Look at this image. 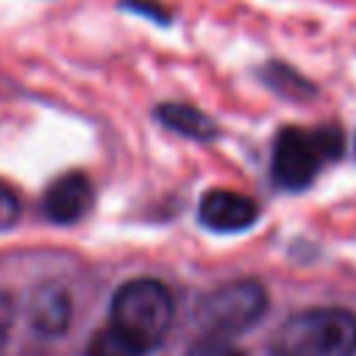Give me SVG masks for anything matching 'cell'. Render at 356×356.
<instances>
[{"instance_id": "obj_14", "label": "cell", "mask_w": 356, "mask_h": 356, "mask_svg": "<svg viewBox=\"0 0 356 356\" xmlns=\"http://www.w3.org/2000/svg\"><path fill=\"white\" fill-rule=\"evenodd\" d=\"M11 323H14V303L6 292H0V348L6 345V339L11 334Z\"/></svg>"}, {"instance_id": "obj_2", "label": "cell", "mask_w": 356, "mask_h": 356, "mask_svg": "<svg viewBox=\"0 0 356 356\" xmlns=\"http://www.w3.org/2000/svg\"><path fill=\"white\" fill-rule=\"evenodd\" d=\"M270 356H356V314L345 309L298 312L273 334Z\"/></svg>"}, {"instance_id": "obj_4", "label": "cell", "mask_w": 356, "mask_h": 356, "mask_svg": "<svg viewBox=\"0 0 356 356\" xmlns=\"http://www.w3.org/2000/svg\"><path fill=\"white\" fill-rule=\"evenodd\" d=\"M267 309V292L259 281L242 278L220 286L197 306V320L209 337H234L248 331Z\"/></svg>"}, {"instance_id": "obj_5", "label": "cell", "mask_w": 356, "mask_h": 356, "mask_svg": "<svg viewBox=\"0 0 356 356\" xmlns=\"http://www.w3.org/2000/svg\"><path fill=\"white\" fill-rule=\"evenodd\" d=\"M95 200V189L83 172H67L58 181H53L42 197V209L47 220L58 225H72L78 222Z\"/></svg>"}, {"instance_id": "obj_12", "label": "cell", "mask_w": 356, "mask_h": 356, "mask_svg": "<svg viewBox=\"0 0 356 356\" xmlns=\"http://www.w3.org/2000/svg\"><path fill=\"white\" fill-rule=\"evenodd\" d=\"M184 356H242V353L228 339H222V337H203Z\"/></svg>"}, {"instance_id": "obj_11", "label": "cell", "mask_w": 356, "mask_h": 356, "mask_svg": "<svg viewBox=\"0 0 356 356\" xmlns=\"http://www.w3.org/2000/svg\"><path fill=\"white\" fill-rule=\"evenodd\" d=\"M86 356H136L111 328H103L92 337L89 348H86Z\"/></svg>"}, {"instance_id": "obj_9", "label": "cell", "mask_w": 356, "mask_h": 356, "mask_svg": "<svg viewBox=\"0 0 356 356\" xmlns=\"http://www.w3.org/2000/svg\"><path fill=\"white\" fill-rule=\"evenodd\" d=\"M31 312H33L31 317H33L36 328H42V331H47V334L64 331V325H67V320H70V303H67V295H64L61 289H53V292L39 295Z\"/></svg>"}, {"instance_id": "obj_1", "label": "cell", "mask_w": 356, "mask_h": 356, "mask_svg": "<svg viewBox=\"0 0 356 356\" xmlns=\"http://www.w3.org/2000/svg\"><path fill=\"white\" fill-rule=\"evenodd\" d=\"M175 300L172 292L153 278H136L117 289L111 300V328L136 356L159 348L172 328Z\"/></svg>"}, {"instance_id": "obj_7", "label": "cell", "mask_w": 356, "mask_h": 356, "mask_svg": "<svg viewBox=\"0 0 356 356\" xmlns=\"http://www.w3.org/2000/svg\"><path fill=\"white\" fill-rule=\"evenodd\" d=\"M156 117L161 125H167L170 131L181 134V136H189V139H200V142H209L217 136V125L211 117H206L200 108L189 106V103H175V100H167V103H159L156 106Z\"/></svg>"}, {"instance_id": "obj_8", "label": "cell", "mask_w": 356, "mask_h": 356, "mask_svg": "<svg viewBox=\"0 0 356 356\" xmlns=\"http://www.w3.org/2000/svg\"><path fill=\"white\" fill-rule=\"evenodd\" d=\"M259 81L273 89L275 95L281 97H289V100H309L317 95V86L303 75L298 72L292 64L281 61V58H270L259 67Z\"/></svg>"}, {"instance_id": "obj_13", "label": "cell", "mask_w": 356, "mask_h": 356, "mask_svg": "<svg viewBox=\"0 0 356 356\" xmlns=\"http://www.w3.org/2000/svg\"><path fill=\"white\" fill-rule=\"evenodd\" d=\"M17 217H19V197L8 184L0 181V231L11 228Z\"/></svg>"}, {"instance_id": "obj_10", "label": "cell", "mask_w": 356, "mask_h": 356, "mask_svg": "<svg viewBox=\"0 0 356 356\" xmlns=\"http://www.w3.org/2000/svg\"><path fill=\"white\" fill-rule=\"evenodd\" d=\"M117 8L125 11V14L145 17V19L156 22V25H172V8L164 6L161 0H120Z\"/></svg>"}, {"instance_id": "obj_6", "label": "cell", "mask_w": 356, "mask_h": 356, "mask_svg": "<svg viewBox=\"0 0 356 356\" xmlns=\"http://www.w3.org/2000/svg\"><path fill=\"white\" fill-rule=\"evenodd\" d=\"M259 214V206L234 189H211L200 200V222L211 231L231 234V231H245Z\"/></svg>"}, {"instance_id": "obj_3", "label": "cell", "mask_w": 356, "mask_h": 356, "mask_svg": "<svg viewBox=\"0 0 356 356\" xmlns=\"http://www.w3.org/2000/svg\"><path fill=\"white\" fill-rule=\"evenodd\" d=\"M342 153V134L337 128L286 125L273 145V178L284 189H303L312 178Z\"/></svg>"}]
</instances>
